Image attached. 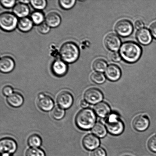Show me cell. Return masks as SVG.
<instances>
[{
  "label": "cell",
  "instance_id": "cell-29",
  "mask_svg": "<svg viewBox=\"0 0 156 156\" xmlns=\"http://www.w3.org/2000/svg\"><path fill=\"white\" fill-rule=\"evenodd\" d=\"M26 156H45L42 150L38 148H31L26 152Z\"/></svg>",
  "mask_w": 156,
  "mask_h": 156
},
{
  "label": "cell",
  "instance_id": "cell-38",
  "mask_svg": "<svg viewBox=\"0 0 156 156\" xmlns=\"http://www.w3.org/2000/svg\"><path fill=\"white\" fill-rule=\"evenodd\" d=\"M151 34L156 39V22L151 24L150 27Z\"/></svg>",
  "mask_w": 156,
  "mask_h": 156
},
{
  "label": "cell",
  "instance_id": "cell-20",
  "mask_svg": "<svg viewBox=\"0 0 156 156\" xmlns=\"http://www.w3.org/2000/svg\"><path fill=\"white\" fill-rule=\"evenodd\" d=\"M13 12L19 17H26L30 13V9L27 4L20 2L15 5L13 7Z\"/></svg>",
  "mask_w": 156,
  "mask_h": 156
},
{
  "label": "cell",
  "instance_id": "cell-16",
  "mask_svg": "<svg viewBox=\"0 0 156 156\" xmlns=\"http://www.w3.org/2000/svg\"><path fill=\"white\" fill-rule=\"evenodd\" d=\"M52 69L56 76L62 77L66 74L68 71V66L64 61L57 59L53 62Z\"/></svg>",
  "mask_w": 156,
  "mask_h": 156
},
{
  "label": "cell",
  "instance_id": "cell-3",
  "mask_svg": "<svg viewBox=\"0 0 156 156\" xmlns=\"http://www.w3.org/2000/svg\"><path fill=\"white\" fill-rule=\"evenodd\" d=\"M60 55L62 60L68 63H73L77 60L80 54L79 48L73 42H67L61 47Z\"/></svg>",
  "mask_w": 156,
  "mask_h": 156
},
{
  "label": "cell",
  "instance_id": "cell-2",
  "mask_svg": "<svg viewBox=\"0 0 156 156\" xmlns=\"http://www.w3.org/2000/svg\"><path fill=\"white\" fill-rule=\"evenodd\" d=\"M96 121L95 114L92 110L84 108L79 112L76 116L75 122L78 128L83 130L92 128Z\"/></svg>",
  "mask_w": 156,
  "mask_h": 156
},
{
  "label": "cell",
  "instance_id": "cell-40",
  "mask_svg": "<svg viewBox=\"0 0 156 156\" xmlns=\"http://www.w3.org/2000/svg\"><path fill=\"white\" fill-rule=\"evenodd\" d=\"M80 106L83 108H87L88 106L89 105L88 102L85 100H82L81 101L80 103Z\"/></svg>",
  "mask_w": 156,
  "mask_h": 156
},
{
  "label": "cell",
  "instance_id": "cell-17",
  "mask_svg": "<svg viewBox=\"0 0 156 156\" xmlns=\"http://www.w3.org/2000/svg\"><path fill=\"white\" fill-rule=\"evenodd\" d=\"M14 61L11 57L4 56L0 60V70L2 72L7 73L10 72L14 68Z\"/></svg>",
  "mask_w": 156,
  "mask_h": 156
},
{
  "label": "cell",
  "instance_id": "cell-5",
  "mask_svg": "<svg viewBox=\"0 0 156 156\" xmlns=\"http://www.w3.org/2000/svg\"><path fill=\"white\" fill-rule=\"evenodd\" d=\"M18 23L17 18L13 14L4 12L0 15V26L5 31H11L14 30Z\"/></svg>",
  "mask_w": 156,
  "mask_h": 156
},
{
  "label": "cell",
  "instance_id": "cell-12",
  "mask_svg": "<svg viewBox=\"0 0 156 156\" xmlns=\"http://www.w3.org/2000/svg\"><path fill=\"white\" fill-rule=\"evenodd\" d=\"M150 121L147 116L140 115L137 116L134 119L133 125L136 130L144 131L146 130L149 127Z\"/></svg>",
  "mask_w": 156,
  "mask_h": 156
},
{
  "label": "cell",
  "instance_id": "cell-41",
  "mask_svg": "<svg viewBox=\"0 0 156 156\" xmlns=\"http://www.w3.org/2000/svg\"><path fill=\"white\" fill-rule=\"evenodd\" d=\"M20 2L21 3H23V4H28V3L30 2V1H20Z\"/></svg>",
  "mask_w": 156,
  "mask_h": 156
},
{
  "label": "cell",
  "instance_id": "cell-9",
  "mask_svg": "<svg viewBox=\"0 0 156 156\" xmlns=\"http://www.w3.org/2000/svg\"><path fill=\"white\" fill-rule=\"evenodd\" d=\"M17 145L13 139L10 138H4L0 141V150L2 153L12 154L16 151Z\"/></svg>",
  "mask_w": 156,
  "mask_h": 156
},
{
  "label": "cell",
  "instance_id": "cell-23",
  "mask_svg": "<svg viewBox=\"0 0 156 156\" xmlns=\"http://www.w3.org/2000/svg\"><path fill=\"white\" fill-rule=\"evenodd\" d=\"M92 131L95 135L102 138L106 136L107 131L105 126L100 123H97L93 127Z\"/></svg>",
  "mask_w": 156,
  "mask_h": 156
},
{
  "label": "cell",
  "instance_id": "cell-30",
  "mask_svg": "<svg viewBox=\"0 0 156 156\" xmlns=\"http://www.w3.org/2000/svg\"><path fill=\"white\" fill-rule=\"evenodd\" d=\"M30 2L33 7L37 10H42L45 9L47 5V1L45 0L31 1Z\"/></svg>",
  "mask_w": 156,
  "mask_h": 156
},
{
  "label": "cell",
  "instance_id": "cell-24",
  "mask_svg": "<svg viewBox=\"0 0 156 156\" xmlns=\"http://www.w3.org/2000/svg\"><path fill=\"white\" fill-rule=\"evenodd\" d=\"M107 63L103 59H96L93 62V67L95 71L99 73L104 72L106 70L107 68Z\"/></svg>",
  "mask_w": 156,
  "mask_h": 156
},
{
  "label": "cell",
  "instance_id": "cell-7",
  "mask_svg": "<svg viewBox=\"0 0 156 156\" xmlns=\"http://www.w3.org/2000/svg\"><path fill=\"white\" fill-rule=\"evenodd\" d=\"M37 103L40 109L44 112L51 111L54 105V101L51 98L44 93L38 95Z\"/></svg>",
  "mask_w": 156,
  "mask_h": 156
},
{
  "label": "cell",
  "instance_id": "cell-32",
  "mask_svg": "<svg viewBox=\"0 0 156 156\" xmlns=\"http://www.w3.org/2000/svg\"><path fill=\"white\" fill-rule=\"evenodd\" d=\"M50 30V27L46 23H42L37 27V30L42 34H46L49 33Z\"/></svg>",
  "mask_w": 156,
  "mask_h": 156
},
{
  "label": "cell",
  "instance_id": "cell-36",
  "mask_svg": "<svg viewBox=\"0 0 156 156\" xmlns=\"http://www.w3.org/2000/svg\"><path fill=\"white\" fill-rule=\"evenodd\" d=\"M2 5L4 7L7 8H10L12 7L15 5L16 1L15 0H12V1H3L2 0L1 1Z\"/></svg>",
  "mask_w": 156,
  "mask_h": 156
},
{
  "label": "cell",
  "instance_id": "cell-21",
  "mask_svg": "<svg viewBox=\"0 0 156 156\" xmlns=\"http://www.w3.org/2000/svg\"><path fill=\"white\" fill-rule=\"evenodd\" d=\"M46 23L50 27H57L61 22V18L56 12H51L47 15L45 18Z\"/></svg>",
  "mask_w": 156,
  "mask_h": 156
},
{
  "label": "cell",
  "instance_id": "cell-27",
  "mask_svg": "<svg viewBox=\"0 0 156 156\" xmlns=\"http://www.w3.org/2000/svg\"><path fill=\"white\" fill-rule=\"evenodd\" d=\"M31 17L32 21L35 24L39 25L43 23L44 16L42 12L39 11L33 12L32 13Z\"/></svg>",
  "mask_w": 156,
  "mask_h": 156
},
{
  "label": "cell",
  "instance_id": "cell-26",
  "mask_svg": "<svg viewBox=\"0 0 156 156\" xmlns=\"http://www.w3.org/2000/svg\"><path fill=\"white\" fill-rule=\"evenodd\" d=\"M65 115V111L60 107H55L52 111L51 115L56 120H60L63 118Z\"/></svg>",
  "mask_w": 156,
  "mask_h": 156
},
{
  "label": "cell",
  "instance_id": "cell-34",
  "mask_svg": "<svg viewBox=\"0 0 156 156\" xmlns=\"http://www.w3.org/2000/svg\"><path fill=\"white\" fill-rule=\"evenodd\" d=\"M91 156H106V153L103 148L99 147L92 152Z\"/></svg>",
  "mask_w": 156,
  "mask_h": 156
},
{
  "label": "cell",
  "instance_id": "cell-13",
  "mask_svg": "<svg viewBox=\"0 0 156 156\" xmlns=\"http://www.w3.org/2000/svg\"><path fill=\"white\" fill-rule=\"evenodd\" d=\"M82 144L86 149L93 150L98 147L100 145V140L95 136L92 134H88L84 137Z\"/></svg>",
  "mask_w": 156,
  "mask_h": 156
},
{
  "label": "cell",
  "instance_id": "cell-18",
  "mask_svg": "<svg viewBox=\"0 0 156 156\" xmlns=\"http://www.w3.org/2000/svg\"><path fill=\"white\" fill-rule=\"evenodd\" d=\"M7 102L13 108H18L21 106L24 102V98L22 95L18 93H13L8 97Z\"/></svg>",
  "mask_w": 156,
  "mask_h": 156
},
{
  "label": "cell",
  "instance_id": "cell-8",
  "mask_svg": "<svg viewBox=\"0 0 156 156\" xmlns=\"http://www.w3.org/2000/svg\"><path fill=\"white\" fill-rule=\"evenodd\" d=\"M84 97L88 103L94 105L101 101L103 95L100 90L96 88H91L85 91Z\"/></svg>",
  "mask_w": 156,
  "mask_h": 156
},
{
  "label": "cell",
  "instance_id": "cell-37",
  "mask_svg": "<svg viewBox=\"0 0 156 156\" xmlns=\"http://www.w3.org/2000/svg\"><path fill=\"white\" fill-rule=\"evenodd\" d=\"M110 59L113 62H120L121 59V56L120 54H119L118 53L113 52L111 53L110 55Z\"/></svg>",
  "mask_w": 156,
  "mask_h": 156
},
{
  "label": "cell",
  "instance_id": "cell-6",
  "mask_svg": "<svg viewBox=\"0 0 156 156\" xmlns=\"http://www.w3.org/2000/svg\"><path fill=\"white\" fill-rule=\"evenodd\" d=\"M116 33L122 37L129 36L133 33V27L129 21L123 20L119 21L115 26Z\"/></svg>",
  "mask_w": 156,
  "mask_h": 156
},
{
  "label": "cell",
  "instance_id": "cell-25",
  "mask_svg": "<svg viewBox=\"0 0 156 156\" xmlns=\"http://www.w3.org/2000/svg\"><path fill=\"white\" fill-rule=\"evenodd\" d=\"M42 139L39 136L36 134H32L27 140L29 146L32 148H37L42 144Z\"/></svg>",
  "mask_w": 156,
  "mask_h": 156
},
{
  "label": "cell",
  "instance_id": "cell-33",
  "mask_svg": "<svg viewBox=\"0 0 156 156\" xmlns=\"http://www.w3.org/2000/svg\"><path fill=\"white\" fill-rule=\"evenodd\" d=\"M148 146L150 150L156 152V135L151 137L148 142Z\"/></svg>",
  "mask_w": 156,
  "mask_h": 156
},
{
  "label": "cell",
  "instance_id": "cell-10",
  "mask_svg": "<svg viewBox=\"0 0 156 156\" xmlns=\"http://www.w3.org/2000/svg\"><path fill=\"white\" fill-rule=\"evenodd\" d=\"M105 44L108 49L115 51H118L120 48L121 41L117 35L111 33L107 35L105 37Z\"/></svg>",
  "mask_w": 156,
  "mask_h": 156
},
{
  "label": "cell",
  "instance_id": "cell-15",
  "mask_svg": "<svg viewBox=\"0 0 156 156\" xmlns=\"http://www.w3.org/2000/svg\"><path fill=\"white\" fill-rule=\"evenodd\" d=\"M136 37L137 41L143 45H149L152 40V35L147 28H143L139 30L137 32Z\"/></svg>",
  "mask_w": 156,
  "mask_h": 156
},
{
  "label": "cell",
  "instance_id": "cell-1",
  "mask_svg": "<svg viewBox=\"0 0 156 156\" xmlns=\"http://www.w3.org/2000/svg\"><path fill=\"white\" fill-rule=\"evenodd\" d=\"M141 47L136 42H126L120 47V54L125 62L129 63H134L140 59L141 56Z\"/></svg>",
  "mask_w": 156,
  "mask_h": 156
},
{
  "label": "cell",
  "instance_id": "cell-19",
  "mask_svg": "<svg viewBox=\"0 0 156 156\" xmlns=\"http://www.w3.org/2000/svg\"><path fill=\"white\" fill-rule=\"evenodd\" d=\"M94 111L99 117L105 118L110 114L111 108L108 104L105 102H101L95 105Z\"/></svg>",
  "mask_w": 156,
  "mask_h": 156
},
{
  "label": "cell",
  "instance_id": "cell-11",
  "mask_svg": "<svg viewBox=\"0 0 156 156\" xmlns=\"http://www.w3.org/2000/svg\"><path fill=\"white\" fill-rule=\"evenodd\" d=\"M73 97L72 95L67 91L61 92L58 96L57 102L58 105L63 109H68L73 105Z\"/></svg>",
  "mask_w": 156,
  "mask_h": 156
},
{
  "label": "cell",
  "instance_id": "cell-22",
  "mask_svg": "<svg viewBox=\"0 0 156 156\" xmlns=\"http://www.w3.org/2000/svg\"><path fill=\"white\" fill-rule=\"evenodd\" d=\"M33 23L32 20L27 17L21 18L18 21V28L22 32H28L33 27Z\"/></svg>",
  "mask_w": 156,
  "mask_h": 156
},
{
  "label": "cell",
  "instance_id": "cell-28",
  "mask_svg": "<svg viewBox=\"0 0 156 156\" xmlns=\"http://www.w3.org/2000/svg\"><path fill=\"white\" fill-rule=\"evenodd\" d=\"M91 80L95 83L100 84L104 83L105 80V77L102 73L95 72L93 73L91 76Z\"/></svg>",
  "mask_w": 156,
  "mask_h": 156
},
{
  "label": "cell",
  "instance_id": "cell-31",
  "mask_svg": "<svg viewBox=\"0 0 156 156\" xmlns=\"http://www.w3.org/2000/svg\"><path fill=\"white\" fill-rule=\"evenodd\" d=\"M76 1L75 0H60L59 1V4L62 8L66 10L71 9L74 5Z\"/></svg>",
  "mask_w": 156,
  "mask_h": 156
},
{
  "label": "cell",
  "instance_id": "cell-14",
  "mask_svg": "<svg viewBox=\"0 0 156 156\" xmlns=\"http://www.w3.org/2000/svg\"><path fill=\"white\" fill-rule=\"evenodd\" d=\"M121 71L118 66L115 65L108 66L105 70V75L106 77L111 81H117L121 76Z\"/></svg>",
  "mask_w": 156,
  "mask_h": 156
},
{
  "label": "cell",
  "instance_id": "cell-39",
  "mask_svg": "<svg viewBox=\"0 0 156 156\" xmlns=\"http://www.w3.org/2000/svg\"><path fill=\"white\" fill-rule=\"evenodd\" d=\"M144 23L142 21L137 20L136 21L135 23V27L137 29L140 30V29L143 28L144 27Z\"/></svg>",
  "mask_w": 156,
  "mask_h": 156
},
{
  "label": "cell",
  "instance_id": "cell-35",
  "mask_svg": "<svg viewBox=\"0 0 156 156\" xmlns=\"http://www.w3.org/2000/svg\"><path fill=\"white\" fill-rule=\"evenodd\" d=\"M2 92L4 96L9 97L13 93V88L10 86H5L3 88Z\"/></svg>",
  "mask_w": 156,
  "mask_h": 156
},
{
  "label": "cell",
  "instance_id": "cell-4",
  "mask_svg": "<svg viewBox=\"0 0 156 156\" xmlns=\"http://www.w3.org/2000/svg\"><path fill=\"white\" fill-rule=\"evenodd\" d=\"M107 130L110 134L115 136L120 135L124 129V124L118 115L112 114L108 117L106 122Z\"/></svg>",
  "mask_w": 156,
  "mask_h": 156
}]
</instances>
